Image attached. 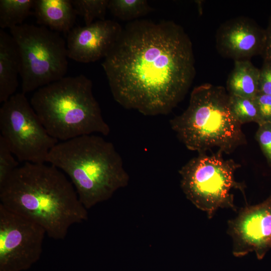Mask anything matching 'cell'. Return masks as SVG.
<instances>
[{"label":"cell","mask_w":271,"mask_h":271,"mask_svg":"<svg viewBox=\"0 0 271 271\" xmlns=\"http://www.w3.org/2000/svg\"><path fill=\"white\" fill-rule=\"evenodd\" d=\"M101 65L114 99L147 116L170 113L196 74L192 42L170 21L128 23Z\"/></svg>","instance_id":"1"},{"label":"cell","mask_w":271,"mask_h":271,"mask_svg":"<svg viewBox=\"0 0 271 271\" xmlns=\"http://www.w3.org/2000/svg\"><path fill=\"white\" fill-rule=\"evenodd\" d=\"M0 204L64 239L70 227L88 219L70 182L55 166L25 162L0 183Z\"/></svg>","instance_id":"2"},{"label":"cell","mask_w":271,"mask_h":271,"mask_svg":"<svg viewBox=\"0 0 271 271\" xmlns=\"http://www.w3.org/2000/svg\"><path fill=\"white\" fill-rule=\"evenodd\" d=\"M46 162L69 176L87 210L109 199L116 191L127 186L129 180L114 145L94 134L57 143Z\"/></svg>","instance_id":"3"},{"label":"cell","mask_w":271,"mask_h":271,"mask_svg":"<svg viewBox=\"0 0 271 271\" xmlns=\"http://www.w3.org/2000/svg\"><path fill=\"white\" fill-rule=\"evenodd\" d=\"M30 102L48 133L58 141L110 132L93 95L92 81L83 74L65 76L40 88Z\"/></svg>","instance_id":"4"},{"label":"cell","mask_w":271,"mask_h":271,"mask_svg":"<svg viewBox=\"0 0 271 271\" xmlns=\"http://www.w3.org/2000/svg\"><path fill=\"white\" fill-rule=\"evenodd\" d=\"M229 94L222 86L205 83L192 90L189 105L170 121L178 139L199 154L212 149L230 154L246 144L241 124L229 105Z\"/></svg>","instance_id":"5"},{"label":"cell","mask_w":271,"mask_h":271,"mask_svg":"<svg viewBox=\"0 0 271 271\" xmlns=\"http://www.w3.org/2000/svg\"><path fill=\"white\" fill-rule=\"evenodd\" d=\"M222 155L220 152L211 155L200 153L179 171L185 196L209 218L220 208L236 210L233 190H239L245 196V184L234 176L240 165L232 159H224Z\"/></svg>","instance_id":"6"},{"label":"cell","mask_w":271,"mask_h":271,"mask_svg":"<svg viewBox=\"0 0 271 271\" xmlns=\"http://www.w3.org/2000/svg\"><path fill=\"white\" fill-rule=\"evenodd\" d=\"M10 30L19 53L23 93L65 77L68 69L66 43L58 32L28 24Z\"/></svg>","instance_id":"7"},{"label":"cell","mask_w":271,"mask_h":271,"mask_svg":"<svg viewBox=\"0 0 271 271\" xmlns=\"http://www.w3.org/2000/svg\"><path fill=\"white\" fill-rule=\"evenodd\" d=\"M0 136L20 161L44 164L58 141L42 124L25 94L17 93L0 108Z\"/></svg>","instance_id":"8"},{"label":"cell","mask_w":271,"mask_h":271,"mask_svg":"<svg viewBox=\"0 0 271 271\" xmlns=\"http://www.w3.org/2000/svg\"><path fill=\"white\" fill-rule=\"evenodd\" d=\"M45 230L0 204V271L29 268L42 252Z\"/></svg>","instance_id":"9"},{"label":"cell","mask_w":271,"mask_h":271,"mask_svg":"<svg viewBox=\"0 0 271 271\" xmlns=\"http://www.w3.org/2000/svg\"><path fill=\"white\" fill-rule=\"evenodd\" d=\"M227 233L235 256L254 252L258 259H262L271 249V194L259 204L241 208L228 221Z\"/></svg>","instance_id":"10"},{"label":"cell","mask_w":271,"mask_h":271,"mask_svg":"<svg viewBox=\"0 0 271 271\" xmlns=\"http://www.w3.org/2000/svg\"><path fill=\"white\" fill-rule=\"evenodd\" d=\"M123 28L110 20L72 28L67 38V56L76 62L90 63L105 58L120 37Z\"/></svg>","instance_id":"11"},{"label":"cell","mask_w":271,"mask_h":271,"mask_svg":"<svg viewBox=\"0 0 271 271\" xmlns=\"http://www.w3.org/2000/svg\"><path fill=\"white\" fill-rule=\"evenodd\" d=\"M265 29L253 20L238 17L223 23L216 34V47L224 57L234 61L262 54Z\"/></svg>","instance_id":"12"},{"label":"cell","mask_w":271,"mask_h":271,"mask_svg":"<svg viewBox=\"0 0 271 271\" xmlns=\"http://www.w3.org/2000/svg\"><path fill=\"white\" fill-rule=\"evenodd\" d=\"M21 62L16 43L12 36L0 30V102L13 95L19 85Z\"/></svg>","instance_id":"13"},{"label":"cell","mask_w":271,"mask_h":271,"mask_svg":"<svg viewBox=\"0 0 271 271\" xmlns=\"http://www.w3.org/2000/svg\"><path fill=\"white\" fill-rule=\"evenodd\" d=\"M37 23L56 32H69L73 26L76 13L71 0H35Z\"/></svg>","instance_id":"14"},{"label":"cell","mask_w":271,"mask_h":271,"mask_svg":"<svg viewBox=\"0 0 271 271\" xmlns=\"http://www.w3.org/2000/svg\"><path fill=\"white\" fill-rule=\"evenodd\" d=\"M260 69L249 59L234 61L226 82L229 94L254 98L258 93Z\"/></svg>","instance_id":"15"},{"label":"cell","mask_w":271,"mask_h":271,"mask_svg":"<svg viewBox=\"0 0 271 271\" xmlns=\"http://www.w3.org/2000/svg\"><path fill=\"white\" fill-rule=\"evenodd\" d=\"M35 0H1L0 27L10 29L23 24L34 8Z\"/></svg>","instance_id":"16"},{"label":"cell","mask_w":271,"mask_h":271,"mask_svg":"<svg viewBox=\"0 0 271 271\" xmlns=\"http://www.w3.org/2000/svg\"><path fill=\"white\" fill-rule=\"evenodd\" d=\"M108 9L123 21L136 20L153 10L146 0H109Z\"/></svg>","instance_id":"17"},{"label":"cell","mask_w":271,"mask_h":271,"mask_svg":"<svg viewBox=\"0 0 271 271\" xmlns=\"http://www.w3.org/2000/svg\"><path fill=\"white\" fill-rule=\"evenodd\" d=\"M229 105L233 115L241 125L251 122L260 124L254 97L247 98L229 94Z\"/></svg>","instance_id":"18"},{"label":"cell","mask_w":271,"mask_h":271,"mask_svg":"<svg viewBox=\"0 0 271 271\" xmlns=\"http://www.w3.org/2000/svg\"><path fill=\"white\" fill-rule=\"evenodd\" d=\"M77 15L83 17L85 25L94 20H104L108 9L109 0H71Z\"/></svg>","instance_id":"19"},{"label":"cell","mask_w":271,"mask_h":271,"mask_svg":"<svg viewBox=\"0 0 271 271\" xmlns=\"http://www.w3.org/2000/svg\"><path fill=\"white\" fill-rule=\"evenodd\" d=\"M3 139L0 136V183H2L19 166Z\"/></svg>","instance_id":"20"},{"label":"cell","mask_w":271,"mask_h":271,"mask_svg":"<svg viewBox=\"0 0 271 271\" xmlns=\"http://www.w3.org/2000/svg\"><path fill=\"white\" fill-rule=\"evenodd\" d=\"M255 139L268 164L271 167V123L266 122L258 125Z\"/></svg>","instance_id":"21"},{"label":"cell","mask_w":271,"mask_h":271,"mask_svg":"<svg viewBox=\"0 0 271 271\" xmlns=\"http://www.w3.org/2000/svg\"><path fill=\"white\" fill-rule=\"evenodd\" d=\"M254 99L258 108L260 124L271 123V95L257 93Z\"/></svg>","instance_id":"22"},{"label":"cell","mask_w":271,"mask_h":271,"mask_svg":"<svg viewBox=\"0 0 271 271\" xmlns=\"http://www.w3.org/2000/svg\"><path fill=\"white\" fill-rule=\"evenodd\" d=\"M271 95V62L263 61L260 69L258 93Z\"/></svg>","instance_id":"23"},{"label":"cell","mask_w":271,"mask_h":271,"mask_svg":"<svg viewBox=\"0 0 271 271\" xmlns=\"http://www.w3.org/2000/svg\"><path fill=\"white\" fill-rule=\"evenodd\" d=\"M261 55L263 61L271 62V16L265 29V42Z\"/></svg>","instance_id":"24"}]
</instances>
